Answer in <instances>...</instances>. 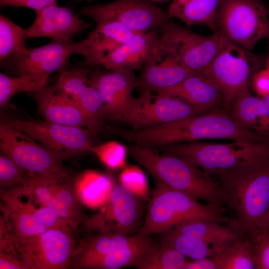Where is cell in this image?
I'll return each instance as SVG.
<instances>
[{
  "label": "cell",
  "instance_id": "1",
  "mask_svg": "<svg viewBox=\"0 0 269 269\" xmlns=\"http://www.w3.org/2000/svg\"><path fill=\"white\" fill-rule=\"evenodd\" d=\"M258 134L240 125L230 115L218 110L151 128L126 129L123 136L129 142L156 148L204 139L257 141L260 140Z\"/></svg>",
  "mask_w": 269,
  "mask_h": 269
},
{
  "label": "cell",
  "instance_id": "2",
  "mask_svg": "<svg viewBox=\"0 0 269 269\" xmlns=\"http://www.w3.org/2000/svg\"><path fill=\"white\" fill-rule=\"evenodd\" d=\"M216 178L242 234L253 239L269 231V163L246 165Z\"/></svg>",
  "mask_w": 269,
  "mask_h": 269
},
{
  "label": "cell",
  "instance_id": "3",
  "mask_svg": "<svg viewBox=\"0 0 269 269\" xmlns=\"http://www.w3.org/2000/svg\"><path fill=\"white\" fill-rule=\"evenodd\" d=\"M128 151L155 180L207 204L219 207L227 204L226 194L219 182L184 159L159 154L152 148L134 143L129 146Z\"/></svg>",
  "mask_w": 269,
  "mask_h": 269
},
{
  "label": "cell",
  "instance_id": "4",
  "mask_svg": "<svg viewBox=\"0 0 269 269\" xmlns=\"http://www.w3.org/2000/svg\"><path fill=\"white\" fill-rule=\"evenodd\" d=\"M156 149L162 154L181 158L216 178L246 165L269 163V144L261 140L229 143L196 141Z\"/></svg>",
  "mask_w": 269,
  "mask_h": 269
},
{
  "label": "cell",
  "instance_id": "5",
  "mask_svg": "<svg viewBox=\"0 0 269 269\" xmlns=\"http://www.w3.org/2000/svg\"><path fill=\"white\" fill-rule=\"evenodd\" d=\"M145 219L138 233L150 235L162 233L191 219L227 223L231 219L222 207L203 204L189 195L155 180Z\"/></svg>",
  "mask_w": 269,
  "mask_h": 269
},
{
  "label": "cell",
  "instance_id": "6",
  "mask_svg": "<svg viewBox=\"0 0 269 269\" xmlns=\"http://www.w3.org/2000/svg\"><path fill=\"white\" fill-rule=\"evenodd\" d=\"M157 31V51L175 59L195 74L204 72L226 40L218 31L204 36L170 20Z\"/></svg>",
  "mask_w": 269,
  "mask_h": 269
},
{
  "label": "cell",
  "instance_id": "7",
  "mask_svg": "<svg viewBox=\"0 0 269 269\" xmlns=\"http://www.w3.org/2000/svg\"><path fill=\"white\" fill-rule=\"evenodd\" d=\"M263 58L250 50L225 40L221 49L202 73L213 81L227 108L249 89L252 75L261 70Z\"/></svg>",
  "mask_w": 269,
  "mask_h": 269
},
{
  "label": "cell",
  "instance_id": "8",
  "mask_svg": "<svg viewBox=\"0 0 269 269\" xmlns=\"http://www.w3.org/2000/svg\"><path fill=\"white\" fill-rule=\"evenodd\" d=\"M268 15L257 0H223L217 31L226 40L251 50L261 40L269 39Z\"/></svg>",
  "mask_w": 269,
  "mask_h": 269
},
{
  "label": "cell",
  "instance_id": "9",
  "mask_svg": "<svg viewBox=\"0 0 269 269\" xmlns=\"http://www.w3.org/2000/svg\"><path fill=\"white\" fill-rule=\"evenodd\" d=\"M70 226L19 237L14 235L15 247L24 269H65L71 266L76 248Z\"/></svg>",
  "mask_w": 269,
  "mask_h": 269
},
{
  "label": "cell",
  "instance_id": "10",
  "mask_svg": "<svg viewBox=\"0 0 269 269\" xmlns=\"http://www.w3.org/2000/svg\"><path fill=\"white\" fill-rule=\"evenodd\" d=\"M0 148L1 152L32 175H54L71 180V173L63 165L62 159L8 121L0 125Z\"/></svg>",
  "mask_w": 269,
  "mask_h": 269
},
{
  "label": "cell",
  "instance_id": "11",
  "mask_svg": "<svg viewBox=\"0 0 269 269\" xmlns=\"http://www.w3.org/2000/svg\"><path fill=\"white\" fill-rule=\"evenodd\" d=\"M141 236L119 232L99 233L81 240L71 262L74 269H118L131 261L130 246Z\"/></svg>",
  "mask_w": 269,
  "mask_h": 269
},
{
  "label": "cell",
  "instance_id": "12",
  "mask_svg": "<svg viewBox=\"0 0 269 269\" xmlns=\"http://www.w3.org/2000/svg\"><path fill=\"white\" fill-rule=\"evenodd\" d=\"M208 109L171 96L142 91L134 97L119 122L134 130L144 129L204 114Z\"/></svg>",
  "mask_w": 269,
  "mask_h": 269
},
{
  "label": "cell",
  "instance_id": "13",
  "mask_svg": "<svg viewBox=\"0 0 269 269\" xmlns=\"http://www.w3.org/2000/svg\"><path fill=\"white\" fill-rule=\"evenodd\" d=\"M79 13L96 23L115 22L136 33L157 29L171 18L148 0H115L83 7Z\"/></svg>",
  "mask_w": 269,
  "mask_h": 269
},
{
  "label": "cell",
  "instance_id": "14",
  "mask_svg": "<svg viewBox=\"0 0 269 269\" xmlns=\"http://www.w3.org/2000/svg\"><path fill=\"white\" fill-rule=\"evenodd\" d=\"M23 190L26 199H23L20 185L0 189V209L7 215L15 236H33L51 229L70 226L49 208L37 207V203Z\"/></svg>",
  "mask_w": 269,
  "mask_h": 269
},
{
  "label": "cell",
  "instance_id": "15",
  "mask_svg": "<svg viewBox=\"0 0 269 269\" xmlns=\"http://www.w3.org/2000/svg\"><path fill=\"white\" fill-rule=\"evenodd\" d=\"M14 128L39 142L62 160L71 156L91 151L95 145L93 133L83 127L70 126L44 121H8Z\"/></svg>",
  "mask_w": 269,
  "mask_h": 269
},
{
  "label": "cell",
  "instance_id": "16",
  "mask_svg": "<svg viewBox=\"0 0 269 269\" xmlns=\"http://www.w3.org/2000/svg\"><path fill=\"white\" fill-rule=\"evenodd\" d=\"M21 185L33 200L50 209L73 230L77 232L80 224H84L87 216L71 181L58 176L35 175Z\"/></svg>",
  "mask_w": 269,
  "mask_h": 269
},
{
  "label": "cell",
  "instance_id": "17",
  "mask_svg": "<svg viewBox=\"0 0 269 269\" xmlns=\"http://www.w3.org/2000/svg\"><path fill=\"white\" fill-rule=\"evenodd\" d=\"M138 199L121 183L115 185L101 211L87 216L84 225L88 230L99 233L129 234L139 225L141 211Z\"/></svg>",
  "mask_w": 269,
  "mask_h": 269
},
{
  "label": "cell",
  "instance_id": "18",
  "mask_svg": "<svg viewBox=\"0 0 269 269\" xmlns=\"http://www.w3.org/2000/svg\"><path fill=\"white\" fill-rule=\"evenodd\" d=\"M88 37L79 41L52 40L34 48H28L25 55L11 68L18 75H46L61 71L67 67L70 57L79 54L85 58L88 53Z\"/></svg>",
  "mask_w": 269,
  "mask_h": 269
},
{
  "label": "cell",
  "instance_id": "19",
  "mask_svg": "<svg viewBox=\"0 0 269 269\" xmlns=\"http://www.w3.org/2000/svg\"><path fill=\"white\" fill-rule=\"evenodd\" d=\"M89 85L101 97L104 119L119 122L123 114L134 97L137 78L133 71L96 69L89 72Z\"/></svg>",
  "mask_w": 269,
  "mask_h": 269
},
{
  "label": "cell",
  "instance_id": "20",
  "mask_svg": "<svg viewBox=\"0 0 269 269\" xmlns=\"http://www.w3.org/2000/svg\"><path fill=\"white\" fill-rule=\"evenodd\" d=\"M89 72L86 68L67 67L60 72L56 82L77 104L86 118L87 129L95 134L102 126L104 110L99 92L89 85Z\"/></svg>",
  "mask_w": 269,
  "mask_h": 269
},
{
  "label": "cell",
  "instance_id": "21",
  "mask_svg": "<svg viewBox=\"0 0 269 269\" xmlns=\"http://www.w3.org/2000/svg\"><path fill=\"white\" fill-rule=\"evenodd\" d=\"M35 19L25 29L27 38L47 37L52 40L67 41L90 25L73 10L57 2L35 11Z\"/></svg>",
  "mask_w": 269,
  "mask_h": 269
},
{
  "label": "cell",
  "instance_id": "22",
  "mask_svg": "<svg viewBox=\"0 0 269 269\" xmlns=\"http://www.w3.org/2000/svg\"><path fill=\"white\" fill-rule=\"evenodd\" d=\"M30 93L44 120L87 129V120L81 109L71 97L58 88L56 82Z\"/></svg>",
  "mask_w": 269,
  "mask_h": 269
},
{
  "label": "cell",
  "instance_id": "23",
  "mask_svg": "<svg viewBox=\"0 0 269 269\" xmlns=\"http://www.w3.org/2000/svg\"><path fill=\"white\" fill-rule=\"evenodd\" d=\"M141 70L137 78V88L156 93L196 74L175 59L160 54L156 46Z\"/></svg>",
  "mask_w": 269,
  "mask_h": 269
},
{
  "label": "cell",
  "instance_id": "24",
  "mask_svg": "<svg viewBox=\"0 0 269 269\" xmlns=\"http://www.w3.org/2000/svg\"><path fill=\"white\" fill-rule=\"evenodd\" d=\"M157 40V29L135 33L109 53L102 60L100 66L113 71L141 69L155 49Z\"/></svg>",
  "mask_w": 269,
  "mask_h": 269
},
{
  "label": "cell",
  "instance_id": "25",
  "mask_svg": "<svg viewBox=\"0 0 269 269\" xmlns=\"http://www.w3.org/2000/svg\"><path fill=\"white\" fill-rule=\"evenodd\" d=\"M123 25L115 22L96 23L88 36L89 43L85 63L91 66H100L111 51L129 40L134 34Z\"/></svg>",
  "mask_w": 269,
  "mask_h": 269
},
{
  "label": "cell",
  "instance_id": "26",
  "mask_svg": "<svg viewBox=\"0 0 269 269\" xmlns=\"http://www.w3.org/2000/svg\"><path fill=\"white\" fill-rule=\"evenodd\" d=\"M157 94L179 99L190 104L207 109L214 106L221 96L215 84L203 74H196Z\"/></svg>",
  "mask_w": 269,
  "mask_h": 269
},
{
  "label": "cell",
  "instance_id": "27",
  "mask_svg": "<svg viewBox=\"0 0 269 269\" xmlns=\"http://www.w3.org/2000/svg\"><path fill=\"white\" fill-rule=\"evenodd\" d=\"M223 0H172L167 14L188 26L205 25L217 30V17Z\"/></svg>",
  "mask_w": 269,
  "mask_h": 269
},
{
  "label": "cell",
  "instance_id": "28",
  "mask_svg": "<svg viewBox=\"0 0 269 269\" xmlns=\"http://www.w3.org/2000/svg\"><path fill=\"white\" fill-rule=\"evenodd\" d=\"M220 223L214 221L195 219L182 222L172 229L182 234L200 239L210 246L216 254L242 234L237 228L224 227Z\"/></svg>",
  "mask_w": 269,
  "mask_h": 269
},
{
  "label": "cell",
  "instance_id": "29",
  "mask_svg": "<svg viewBox=\"0 0 269 269\" xmlns=\"http://www.w3.org/2000/svg\"><path fill=\"white\" fill-rule=\"evenodd\" d=\"M231 116L243 127L255 132L269 134V107L262 98L243 92L231 107Z\"/></svg>",
  "mask_w": 269,
  "mask_h": 269
},
{
  "label": "cell",
  "instance_id": "30",
  "mask_svg": "<svg viewBox=\"0 0 269 269\" xmlns=\"http://www.w3.org/2000/svg\"><path fill=\"white\" fill-rule=\"evenodd\" d=\"M74 185L81 203L96 209L106 204L115 184L110 176L94 170H87L78 177Z\"/></svg>",
  "mask_w": 269,
  "mask_h": 269
},
{
  "label": "cell",
  "instance_id": "31",
  "mask_svg": "<svg viewBox=\"0 0 269 269\" xmlns=\"http://www.w3.org/2000/svg\"><path fill=\"white\" fill-rule=\"evenodd\" d=\"M25 29L8 17L0 14V63L5 68H11L25 55L28 47Z\"/></svg>",
  "mask_w": 269,
  "mask_h": 269
},
{
  "label": "cell",
  "instance_id": "32",
  "mask_svg": "<svg viewBox=\"0 0 269 269\" xmlns=\"http://www.w3.org/2000/svg\"><path fill=\"white\" fill-rule=\"evenodd\" d=\"M254 249L252 238L241 236L212 258L217 269H255Z\"/></svg>",
  "mask_w": 269,
  "mask_h": 269
},
{
  "label": "cell",
  "instance_id": "33",
  "mask_svg": "<svg viewBox=\"0 0 269 269\" xmlns=\"http://www.w3.org/2000/svg\"><path fill=\"white\" fill-rule=\"evenodd\" d=\"M50 76L21 74L12 77L0 73V106L6 105L11 98L23 92L32 93L47 85Z\"/></svg>",
  "mask_w": 269,
  "mask_h": 269
},
{
  "label": "cell",
  "instance_id": "34",
  "mask_svg": "<svg viewBox=\"0 0 269 269\" xmlns=\"http://www.w3.org/2000/svg\"><path fill=\"white\" fill-rule=\"evenodd\" d=\"M160 244L172 248L194 260L213 257L215 251L197 238L179 233L173 229L163 232Z\"/></svg>",
  "mask_w": 269,
  "mask_h": 269
},
{
  "label": "cell",
  "instance_id": "35",
  "mask_svg": "<svg viewBox=\"0 0 269 269\" xmlns=\"http://www.w3.org/2000/svg\"><path fill=\"white\" fill-rule=\"evenodd\" d=\"M187 261L175 249L153 244L137 264L138 269H185Z\"/></svg>",
  "mask_w": 269,
  "mask_h": 269
},
{
  "label": "cell",
  "instance_id": "36",
  "mask_svg": "<svg viewBox=\"0 0 269 269\" xmlns=\"http://www.w3.org/2000/svg\"><path fill=\"white\" fill-rule=\"evenodd\" d=\"M0 219V269H20L22 263L17 255L14 234L7 215L1 211Z\"/></svg>",
  "mask_w": 269,
  "mask_h": 269
},
{
  "label": "cell",
  "instance_id": "37",
  "mask_svg": "<svg viewBox=\"0 0 269 269\" xmlns=\"http://www.w3.org/2000/svg\"><path fill=\"white\" fill-rule=\"evenodd\" d=\"M91 152L111 169H119L125 166L127 148L118 141H110L99 145H94Z\"/></svg>",
  "mask_w": 269,
  "mask_h": 269
},
{
  "label": "cell",
  "instance_id": "38",
  "mask_svg": "<svg viewBox=\"0 0 269 269\" xmlns=\"http://www.w3.org/2000/svg\"><path fill=\"white\" fill-rule=\"evenodd\" d=\"M120 182L139 199L150 200L146 177L137 166L125 167L120 175Z\"/></svg>",
  "mask_w": 269,
  "mask_h": 269
},
{
  "label": "cell",
  "instance_id": "39",
  "mask_svg": "<svg viewBox=\"0 0 269 269\" xmlns=\"http://www.w3.org/2000/svg\"><path fill=\"white\" fill-rule=\"evenodd\" d=\"M32 176L34 175L26 171L9 157L1 152L0 155L1 188H11L22 185Z\"/></svg>",
  "mask_w": 269,
  "mask_h": 269
},
{
  "label": "cell",
  "instance_id": "40",
  "mask_svg": "<svg viewBox=\"0 0 269 269\" xmlns=\"http://www.w3.org/2000/svg\"><path fill=\"white\" fill-rule=\"evenodd\" d=\"M255 269H269V231L253 239Z\"/></svg>",
  "mask_w": 269,
  "mask_h": 269
},
{
  "label": "cell",
  "instance_id": "41",
  "mask_svg": "<svg viewBox=\"0 0 269 269\" xmlns=\"http://www.w3.org/2000/svg\"><path fill=\"white\" fill-rule=\"evenodd\" d=\"M57 2V0H0L1 6L27 7L34 11Z\"/></svg>",
  "mask_w": 269,
  "mask_h": 269
},
{
  "label": "cell",
  "instance_id": "42",
  "mask_svg": "<svg viewBox=\"0 0 269 269\" xmlns=\"http://www.w3.org/2000/svg\"><path fill=\"white\" fill-rule=\"evenodd\" d=\"M252 84L256 92L262 97L269 95V69H261L252 76Z\"/></svg>",
  "mask_w": 269,
  "mask_h": 269
},
{
  "label": "cell",
  "instance_id": "43",
  "mask_svg": "<svg viewBox=\"0 0 269 269\" xmlns=\"http://www.w3.org/2000/svg\"><path fill=\"white\" fill-rule=\"evenodd\" d=\"M185 269H217V267L211 257L195 260L191 262L187 261Z\"/></svg>",
  "mask_w": 269,
  "mask_h": 269
},
{
  "label": "cell",
  "instance_id": "44",
  "mask_svg": "<svg viewBox=\"0 0 269 269\" xmlns=\"http://www.w3.org/2000/svg\"><path fill=\"white\" fill-rule=\"evenodd\" d=\"M269 107V95L262 97Z\"/></svg>",
  "mask_w": 269,
  "mask_h": 269
},
{
  "label": "cell",
  "instance_id": "45",
  "mask_svg": "<svg viewBox=\"0 0 269 269\" xmlns=\"http://www.w3.org/2000/svg\"><path fill=\"white\" fill-rule=\"evenodd\" d=\"M266 66H267L266 68H267L268 69H269V55L268 57V58L267 59V60H266Z\"/></svg>",
  "mask_w": 269,
  "mask_h": 269
},
{
  "label": "cell",
  "instance_id": "46",
  "mask_svg": "<svg viewBox=\"0 0 269 269\" xmlns=\"http://www.w3.org/2000/svg\"><path fill=\"white\" fill-rule=\"evenodd\" d=\"M268 224H269V217H268Z\"/></svg>",
  "mask_w": 269,
  "mask_h": 269
},
{
  "label": "cell",
  "instance_id": "47",
  "mask_svg": "<svg viewBox=\"0 0 269 269\" xmlns=\"http://www.w3.org/2000/svg\"><path fill=\"white\" fill-rule=\"evenodd\" d=\"M79 0L91 1V0Z\"/></svg>",
  "mask_w": 269,
  "mask_h": 269
},
{
  "label": "cell",
  "instance_id": "48",
  "mask_svg": "<svg viewBox=\"0 0 269 269\" xmlns=\"http://www.w3.org/2000/svg\"><path fill=\"white\" fill-rule=\"evenodd\" d=\"M268 13H269V11H268Z\"/></svg>",
  "mask_w": 269,
  "mask_h": 269
},
{
  "label": "cell",
  "instance_id": "49",
  "mask_svg": "<svg viewBox=\"0 0 269 269\" xmlns=\"http://www.w3.org/2000/svg\"></svg>",
  "mask_w": 269,
  "mask_h": 269
}]
</instances>
